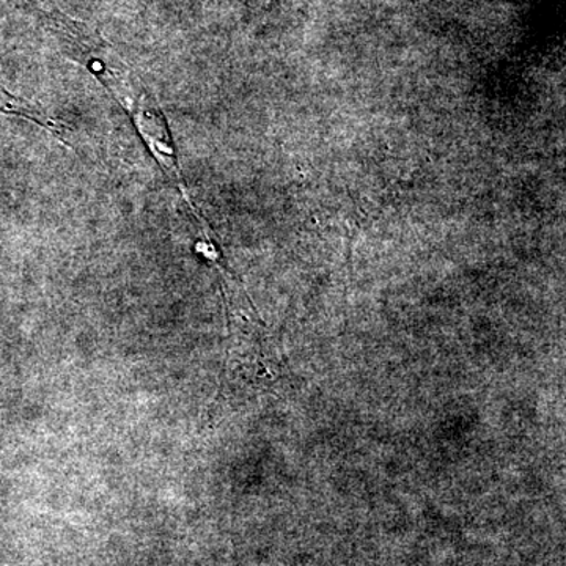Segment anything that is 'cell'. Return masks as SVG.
Returning <instances> with one entry per match:
<instances>
[{"label":"cell","mask_w":566,"mask_h":566,"mask_svg":"<svg viewBox=\"0 0 566 566\" xmlns=\"http://www.w3.org/2000/svg\"><path fill=\"white\" fill-rule=\"evenodd\" d=\"M20 111L21 107H18L13 96L9 95L3 88H0V112H13V114H18Z\"/></svg>","instance_id":"1"}]
</instances>
